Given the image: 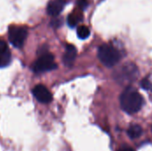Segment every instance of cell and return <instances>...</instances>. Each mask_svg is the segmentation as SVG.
Here are the masks:
<instances>
[{
  "label": "cell",
  "mask_w": 152,
  "mask_h": 151,
  "mask_svg": "<svg viewBox=\"0 0 152 151\" xmlns=\"http://www.w3.org/2000/svg\"><path fill=\"white\" fill-rule=\"evenodd\" d=\"M120 106L127 114H134L141 110L144 101L143 97L134 88L128 86L120 95Z\"/></svg>",
  "instance_id": "6da1fadb"
},
{
  "label": "cell",
  "mask_w": 152,
  "mask_h": 151,
  "mask_svg": "<svg viewBox=\"0 0 152 151\" xmlns=\"http://www.w3.org/2000/svg\"><path fill=\"white\" fill-rule=\"evenodd\" d=\"M98 58L106 67H113L121 60V53L111 44H104L98 49Z\"/></svg>",
  "instance_id": "7a4b0ae2"
},
{
  "label": "cell",
  "mask_w": 152,
  "mask_h": 151,
  "mask_svg": "<svg viewBox=\"0 0 152 151\" xmlns=\"http://www.w3.org/2000/svg\"><path fill=\"white\" fill-rule=\"evenodd\" d=\"M139 75V69L135 64L127 62L114 72V78L119 84H129L134 82Z\"/></svg>",
  "instance_id": "3957f363"
},
{
  "label": "cell",
  "mask_w": 152,
  "mask_h": 151,
  "mask_svg": "<svg viewBox=\"0 0 152 151\" xmlns=\"http://www.w3.org/2000/svg\"><path fill=\"white\" fill-rule=\"evenodd\" d=\"M57 68V64L54 61V57L52 53H43L33 64L32 69L36 73H42L45 71L53 70Z\"/></svg>",
  "instance_id": "277c9868"
},
{
  "label": "cell",
  "mask_w": 152,
  "mask_h": 151,
  "mask_svg": "<svg viewBox=\"0 0 152 151\" xmlns=\"http://www.w3.org/2000/svg\"><path fill=\"white\" fill-rule=\"evenodd\" d=\"M28 36L27 28L22 26L12 25L9 27L8 30V38L10 43L16 48H20Z\"/></svg>",
  "instance_id": "5b68a950"
},
{
  "label": "cell",
  "mask_w": 152,
  "mask_h": 151,
  "mask_svg": "<svg viewBox=\"0 0 152 151\" xmlns=\"http://www.w3.org/2000/svg\"><path fill=\"white\" fill-rule=\"evenodd\" d=\"M34 97L41 103H49L53 100L52 93L43 85H37L32 91Z\"/></svg>",
  "instance_id": "8992f818"
},
{
  "label": "cell",
  "mask_w": 152,
  "mask_h": 151,
  "mask_svg": "<svg viewBox=\"0 0 152 151\" xmlns=\"http://www.w3.org/2000/svg\"><path fill=\"white\" fill-rule=\"evenodd\" d=\"M65 6V2L63 0H51L46 7V12L51 16L59 15Z\"/></svg>",
  "instance_id": "52a82bcc"
},
{
  "label": "cell",
  "mask_w": 152,
  "mask_h": 151,
  "mask_svg": "<svg viewBox=\"0 0 152 151\" xmlns=\"http://www.w3.org/2000/svg\"><path fill=\"white\" fill-rule=\"evenodd\" d=\"M12 55L7 44L4 41L0 40V67L7 66L10 63Z\"/></svg>",
  "instance_id": "ba28073f"
},
{
  "label": "cell",
  "mask_w": 152,
  "mask_h": 151,
  "mask_svg": "<svg viewBox=\"0 0 152 151\" xmlns=\"http://www.w3.org/2000/svg\"><path fill=\"white\" fill-rule=\"evenodd\" d=\"M77 57V49L72 44H67L66 50L63 54V62L66 66H72L75 59Z\"/></svg>",
  "instance_id": "9c48e42d"
},
{
  "label": "cell",
  "mask_w": 152,
  "mask_h": 151,
  "mask_svg": "<svg viewBox=\"0 0 152 151\" xmlns=\"http://www.w3.org/2000/svg\"><path fill=\"white\" fill-rule=\"evenodd\" d=\"M82 14L79 12H73L70 14H69L68 18H67V23L70 28H74L76 27L80 21H82Z\"/></svg>",
  "instance_id": "30bf717a"
},
{
  "label": "cell",
  "mask_w": 152,
  "mask_h": 151,
  "mask_svg": "<svg viewBox=\"0 0 152 151\" xmlns=\"http://www.w3.org/2000/svg\"><path fill=\"white\" fill-rule=\"evenodd\" d=\"M142 133V128L139 125H132L127 130V134L131 139H136Z\"/></svg>",
  "instance_id": "8fae6325"
},
{
  "label": "cell",
  "mask_w": 152,
  "mask_h": 151,
  "mask_svg": "<svg viewBox=\"0 0 152 151\" xmlns=\"http://www.w3.org/2000/svg\"><path fill=\"white\" fill-rule=\"evenodd\" d=\"M77 34L80 39H86L90 36V29L86 26H79L77 28Z\"/></svg>",
  "instance_id": "7c38bea8"
},
{
  "label": "cell",
  "mask_w": 152,
  "mask_h": 151,
  "mask_svg": "<svg viewBox=\"0 0 152 151\" xmlns=\"http://www.w3.org/2000/svg\"><path fill=\"white\" fill-rule=\"evenodd\" d=\"M141 86L142 87V89L147 91H150L152 89V84L148 79H142L141 82Z\"/></svg>",
  "instance_id": "4fadbf2b"
},
{
  "label": "cell",
  "mask_w": 152,
  "mask_h": 151,
  "mask_svg": "<svg viewBox=\"0 0 152 151\" xmlns=\"http://www.w3.org/2000/svg\"><path fill=\"white\" fill-rule=\"evenodd\" d=\"M77 6L81 9V10H85L87 6H88V3L86 0H77Z\"/></svg>",
  "instance_id": "5bb4252c"
},
{
  "label": "cell",
  "mask_w": 152,
  "mask_h": 151,
  "mask_svg": "<svg viewBox=\"0 0 152 151\" xmlns=\"http://www.w3.org/2000/svg\"><path fill=\"white\" fill-rule=\"evenodd\" d=\"M52 25H53V27H60V26L61 25V20H59V19H55V20H53L52 21Z\"/></svg>",
  "instance_id": "9a60e30c"
},
{
  "label": "cell",
  "mask_w": 152,
  "mask_h": 151,
  "mask_svg": "<svg viewBox=\"0 0 152 151\" xmlns=\"http://www.w3.org/2000/svg\"><path fill=\"white\" fill-rule=\"evenodd\" d=\"M118 151H135L133 148H131V147H129V146H123V147H121Z\"/></svg>",
  "instance_id": "2e32d148"
}]
</instances>
